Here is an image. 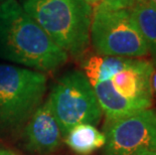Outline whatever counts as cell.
Masks as SVG:
<instances>
[{"mask_svg": "<svg viewBox=\"0 0 156 155\" xmlns=\"http://www.w3.org/2000/svg\"><path fill=\"white\" fill-rule=\"evenodd\" d=\"M0 58L37 72H54L69 55L58 47L16 0L0 3Z\"/></svg>", "mask_w": 156, "mask_h": 155, "instance_id": "6da1fadb", "label": "cell"}, {"mask_svg": "<svg viewBox=\"0 0 156 155\" xmlns=\"http://www.w3.org/2000/svg\"><path fill=\"white\" fill-rule=\"evenodd\" d=\"M21 6L69 57L86 55L93 14L86 0H23Z\"/></svg>", "mask_w": 156, "mask_h": 155, "instance_id": "7a4b0ae2", "label": "cell"}, {"mask_svg": "<svg viewBox=\"0 0 156 155\" xmlns=\"http://www.w3.org/2000/svg\"><path fill=\"white\" fill-rule=\"evenodd\" d=\"M46 84L41 72L0 64V129L11 130L25 123L42 103Z\"/></svg>", "mask_w": 156, "mask_h": 155, "instance_id": "3957f363", "label": "cell"}, {"mask_svg": "<svg viewBox=\"0 0 156 155\" xmlns=\"http://www.w3.org/2000/svg\"><path fill=\"white\" fill-rule=\"evenodd\" d=\"M90 42L98 55L139 58L148 47L129 9H115L99 2L93 7Z\"/></svg>", "mask_w": 156, "mask_h": 155, "instance_id": "277c9868", "label": "cell"}, {"mask_svg": "<svg viewBox=\"0 0 156 155\" xmlns=\"http://www.w3.org/2000/svg\"><path fill=\"white\" fill-rule=\"evenodd\" d=\"M48 100L64 137L77 125L96 126L102 119L103 112L94 89L81 71L66 72L54 85Z\"/></svg>", "mask_w": 156, "mask_h": 155, "instance_id": "5b68a950", "label": "cell"}, {"mask_svg": "<svg viewBox=\"0 0 156 155\" xmlns=\"http://www.w3.org/2000/svg\"><path fill=\"white\" fill-rule=\"evenodd\" d=\"M103 155H135L141 150L156 152V111L149 108L106 123Z\"/></svg>", "mask_w": 156, "mask_h": 155, "instance_id": "8992f818", "label": "cell"}, {"mask_svg": "<svg viewBox=\"0 0 156 155\" xmlns=\"http://www.w3.org/2000/svg\"><path fill=\"white\" fill-rule=\"evenodd\" d=\"M64 138L51 104L45 100L26 121L23 132L25 149L37 154H49L58 149Z\"/></svg>", "mask_w": 156, "mask_h": 155, "instance_id": "52a82bcc", "label": "cell"}, {"mask_svg": "<svg viewBox=\"0 0 156 155\" xmlns=\"http://www.w3.org/2000/svg\"><path fill=\"white\" fill-rule=\"evenodd\" d=\"M154 69L155 65L152 62L133 58L130 65L113 76L112 85L126 99L152 102L151 77Z\"/></svg>", "mask_w": 156, "mask_h": 155, "instance_id": "ba28073f", "label": "cell"}, {"mask_svg": "<svg viewBox=\"0 0 156 155\" xmlns=\"http://www.w3.org/2000/svg\"><path fill=\"white\" fill-rule=\"evenodd\" d=\"M102 112L106 116V123H110L122 118L152 107V102L132 101L124 98L115 90L111 80L99 82L92 85Z\"/></svg>", "mask_w": 156, "mask_h": 155, "instance_id": "9c48e42d", "label": "cell"}, {"mask_svg": "<svg viewBox=\"0 0 156 155\" xmlns=\"http://www.w3.org/2000/svg\"><path fill=\"white\" fill-rule=\"evenodd\" d=\"M133 58L108 57V55H93L85 58L82 62V69L90 84L111 80L113 76L122 71L131 64Z\"/></svg>", "mask_w": 156, "mask_h": 155, "instance_id": "30bf717a", "label": "cell"}, {"mask_svg": "<svg viewBox=\"0 0 156 155\" xmlns=\"http://www.w3.org/2000/svg\"><path fill=\"white\" fill-rule=\"evenodd\" d=\"M66 144L78 155H91L104 147L105 134L91 124H80L73 127L65 136Z\"/></svg>", "mask_w": 156, "mask_h": 155, "instance_id": "8fae6325", "label": "cell"}, {"mask_svg": "<svg viewBox=\"0 0 156 155\" xmlns=\"http://www.w3.org/2000/svg\"><path fill=\"white\" fill-rule=\"evenodd\" d=\"M129 10L147 44L149 54L156 60V4L149 0H138Z\"/></svg>", "mask_w": 156, "mask_h": 155, "instance_id": "7c38bea8", "label": "cell"}, {"mask_svg": "<svg viewBox=\"0 0 156 155\" xmlns=\"http://www.w3.org/2000/svg\"><path fill=\"white\" fill-rule=\"evenodd\" d=\"M138 0H99L103 4L115 9H130Z\"/></svg>", "mask_w": 156, "mask_h": 155, "instance_id": "4fadbf2b", "label": "cell"}, {"mask_svg": "<svg viewBox=\"0 0 156 155\" xmlns=\"http://www.w3.org/2000/svg\"><path fill=\"white\" fill-rule=\"evenodd\" d=\"M151 89H152V93H154L156 95V69H154L153 74L151 77Z\"/></svg>", "mask_w": 156, "mask_h": 155, "instance_id": "5bb4252c", "label": "cell"}, {"mask_svg": "<svg viewBox=\"0 0 156 155\" xmlns=\"http://www.w3.org/2000/svg\"><path fill=\"white\" fill-rule=\"evenodd\" d=\"M0 155H18L14 151L10 149H6V148H0Z\"/></svg>", "mask_w": 156, "mask_h": 155, "instance_id": "9a60e30c", "label": "cell"}, {"mask_svg": "<svg viewBox=\"0 0 156 155\" xmlns=\"http://www.w3.org/2000/svg\"><path fill=\"white\" fill-rule=\"evenodd\" d=\"M135 155H156V152L151 150H141V151H139L138 153H136Z\"/></svg>", "mask_w": 156, "mask_h": 155, "instance_id": "2e32d148", "label": "cell"}, {"mask_svg": "<svg viewBox=\"0 0 156 155\" xmlns=\"http://www.w3.org/2000/svg\"><path fill=\"white\" fill-rule=\"evenodd\" d=\"M86 1H87L92 7H94V6H96L99 3V0H86Z\"/></svg>", "mask_w": 156, "mask_h": 155, "instance_id": "e0dca14e", "label": "cell"}, {"mask_svg": "<svg viewBox=\"0 0 156 155\" xmlns=\"http://www.w3.org/2000/svg\"><path fill=\"white\" fill-rule=\"evenodd\" d=\"M149 1H151V2H153V3H155V4H156V0H149Z\"/></svg>", "mask_w": 156, "mask_h": 155, "instance_id": "ac0fdd59", "label": "cell"}, {"mask_svg": "<svg viewBox=\"0 0 156 155\" xmlns=\"http://www.w3.org/2000/svg\"><path fill=\"white\" fill-rule=\"evenodd\" d=\"M3 1H6V0H0V3H1V2H3Z\"/></svg>", "mask_w": 156, "mask_h": 155, "instance_id": "d6986e66", "label": "cell"}]
</instances>
